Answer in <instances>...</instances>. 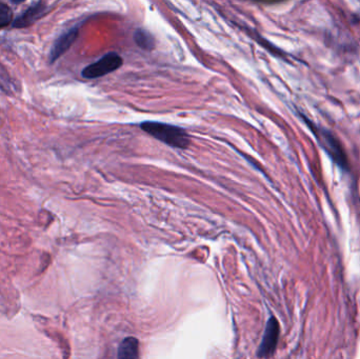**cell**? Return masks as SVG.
Segmentation results:
<instances>
[{
    "label": "cell",
    "mask_w": 360,
    "mask_h": 359,
    "mask_svg": "<svg viewBox=\"0 0 360 359\" xmlns=\"http://www.w3.org/2000/svg\"><path fill=\"white\" fill-rule=\"evenodd\" d=\"M302 120L306 122L311 132L314 135L315 139L319 143V147L325 151V153L331 158L332 162L345 172L350 171V162L346 150L342 145V141L329 129L315 124L310 118L300 114Z\"/></svg>",
    "instance_id": "cell-1"
},
{
    "label": "cell",
    "mask_w": 360,
    "mask_h": 359,
    "mask_svg": "<svg viewBox=\"0 0 360 359\" xmlns=\"http://www.w3.org/2000/svg\"><path fill=\"white\" fill-rule=\"evenodd\" d=\"M141 129L154 138L176 149H186L190 145V138L186 131L180 126L160 122H145Z\"/></svg>",
    "instance_id": "cell-2"
},
{
    "label": "cell",
    "mask_w": 360,
    "mask_h": 359,
    "mask_svg": "<svg viewBox=\"0 0 360 359\" xmlns=\"http://www.w3.org/2000/svg\"><path fill=\"white\" fill-rule=\"evenodd\" d=\"M118 359H141L139 339L135 337L124 339L118 349Z\"/></svg>",
    "instance_id": "cell-7"
},
{
    "label": "cell",
    "mask_w": 360,
    "mask_h": 359,
    "mask_svg": "<svg viewBox=\"0 0 360 359\" xmlns=\"http://www.w3.org/2000/svg\"><path fill=\"white\" fill-rule=\"evenodd\" d=\"M279 335H281V326L278 320L275 318H271L266 322L264 337L258 350V356L262 358H270L276 349L278 344Z\"/></svg>",
    "instance_id": "cell-4"
},
{
    "label": "cell",
    "mask_w": 360,
    "mask_h": 359,
    "mask_svg": "<svg viewBox=\"0 0 360 359\" xmlns=\"http://www.w3.org/2000/svg\"><path fill=\"white\" fill-rule=\"evenodd\" d=\"M124 60L120 54L115 52H110L101 57L99 60L95 61L92 65H88L82 70V77L86 79H95L103 77L112 72L116 71L122 67Z\"/></svg>",
    "instance_id": "cell-3"
},
{
    "label": "cell",
    "mask_w": 360,
    "mask_h": 359,
    "mask_svg": "<svg viewBox=\"0 0 360 359\" xmlns=\"http://www.w3.org/2000/svg\"><path fill=\"white\" fill-rule=\"evenodd\" d=\"M13 21V11L8 4L0 2V29L8 27Z\"/></svg>",
    "instance_id": "cell-9"
},
{
    "label": "cell",
    "mask_w": 360,
    "mask_h": 359,
    "mask_svg": "<svg viewBox=\"0 0 360 359\" xmlns=\"http://www.w3.org/2000/svg\"><path fill=\"white\" fill-rule=\"evenodd\" d=\"M46 6L44 2H37V4L32 6L31 8H27L23 14H21L16 20L13 23V27H27L29 25H33L36 20L44 16L46 14Z\"/></svg>",
    "instance_id": "cell-6"
},
{
    "label": "cell",
    "mask_w": 360,
    "mask_h": 359,
    "mask_svg": "<svg viewBox=\"0 0 360 359\" xmlns=\"http://www.w3.org/2000/svg\"><path fill=\"white\" fill-rule=\"evenodd\" d=\"M134 40L137 46L143 50L151 51L155 46V40H154L153 36L145 29H139L135 32Z\"/></svg>",
    "instance_id": "cell-8"
},
{
    "label": "cell",
    "mask_w": 360,
    "mask_h": 359,
    "mask_svg": "<svg viewBox=\"0 0 360 359\" xmlns=\"http://www.w3.org/2000/svg\"><path fill=\"white\" fill-rule=\"evenodd\" d=\"M78 35H79V29H78V27H72L69 31L63 33V35L55 41L52 48H51L50 63H55L59 57L63 56V55L71 48L72 44L75 42V40L77 39Z\"/></svg>",
    "instance_id": "cell-5"
}]
</instances>
